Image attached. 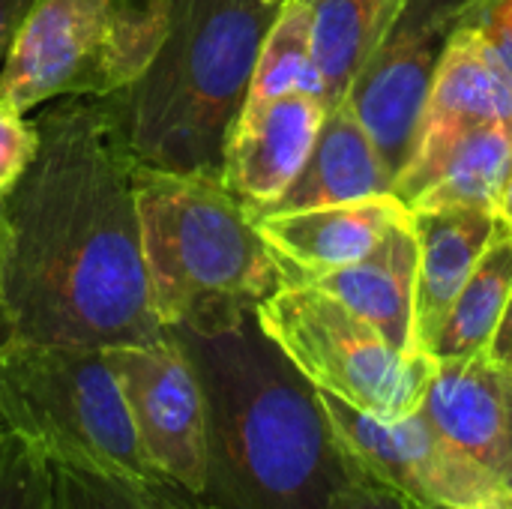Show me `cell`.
I'll use <instances>...</instances> for the list:
<instances>
[{
  "mask_svg": "<svg viewBox=\"0 0 512 509\" xmlns=\"http://www.w3.org/2000/svg\"><path fill=\"white\" fill-rule=\"evenodd\" d=\"M0 198L12 342L117 348L165 339L141 246L138 165L111 99H60Z\"/></svg>",
  "mask_w": 512,
  "mask_h": 509,
  "instance_id": "1",
  "label": "cell"
},
{
  "mask_svg": "<svg viewBox=\"0 0 512 509\" xmlns=\"http://www.w3.org/2000/svg\"><path fill=\"white\" fill-rule=\"evenodd\" d=\"M204 393L207 509H330L357 462L321 390L264 333L258 312L216 333L168 330Z\"/></svg>",
  "mask_w": 512,
  "mask_h": 509,
  "instance_id": "2",
  "label": "cell"
},
{
  "mask_svg": "<svg viewBox=\"0 0 512 509\" xmlns=\"http://www.w3.org/2000/svg\"><path fill=\"white\" fill-rule=\"evenodd\" d=\"M285 0H168L144 75L111 96L132 153L168 171H219L228 135Z\"/></svg>",
  "mask_w": 512,
  "mask_h": 509,
  "instance_id": "3",
  "label": "cell"
},
{
  "mask_svg": "<svg viewBox=\"0 0 512 509\" xmlns=\"http://www.w3.org/2000/svg\"><path fill=\"white\" fill-rule=\"evenodd\" d=\"M141 246L165 330L216 333L288 285L249 207L219 171L138 165Z\"/></svg>",
  "mask_w": 512,
  "mask_h": 509,
  "instance_id": "4",
  "label": "cell"
},
{
  "mask_svg": "<svg viewBox=\"0 0 512 509\" xmlns=\"http://www.w3.org/2000/svg\"><path fill=\"white\" fill-rule=\"evenodd\" d=\"M168 0H36L0 66V99L30 111L51 99H111L153 63Z\"/></svg>",
  "mask_w": 512,
  "mask_h": 509,
  "instance_id": "5",
  "label": "cell"
},
{
  "mask_svg": "<svg viewBox=\"0 0 512 509\" xmlns=\"http://www.w3.org/2000/svg\"><path fill=\"white\" fill-rule=\"evenodd\" d=\"M0 423L48 459L132 480H162L144 459L105 348L9 342L0 348Z\"/></svg>",
  "mask_w": 512,
  "mask_h": 509,
  "instance_id": "6",
  "label": "cell"
},
{
  "mask_svg": "<svg viewBox=\"0 0 512 509\" xmlns=\"http://www.w3.org/2000/svg\"><path fill=\"white\" fill-rule=\"evenodd\" d=\"M258 321L318 390L381 420L414 414L438 369L426 351L393 348L369 321L306 282L267 297Z\"/></svg>",
  "mask_w": 512,
  "mask_h": 509,
  "instance_id": "7",
  "label": "cell"
},
{
  "mask_svg": "<svg viewBox=\"0 0 512 509\" xmlns=\"http://www.w3.org/2000/svg\"><path fill=\"white\" fill-rule=\"evenodd\" d=\"M474 9L477 0H402L345 93L393 180L414 153L444 51Z\"/></svg>",
  "mask_w": 512,
  "mask_h": 509,
  "instance_id": "8",
  "label": "cell"
},
{
  "mask_svg": "<svg viewBox=\"0 0 512 509\" xmlns=\"http://www.w3.org/2000/svg\"><path fill=\"white\" fill-rule=\"evenodd\" d=\"M321 402L354 462L420 507L471 509L501 486L498 477L456 450L420 408L399 420H381L324 390Z\"/></svg>",
  "mask_w": 512,
  "mask_h": 509,
  "instance_id": "9",
  "label": "cell"
},
{
  "mask_svg": "<svg viewBox=\"0 0 512 509\" xmlns=\"http://www.w3.org/2000/svg\"><path fill=\"white\" fill-rule=\"evenodd\" d=\"M150 468L192 492L204 489V393L171 333L144 345L105 348Z\"/></svg>",
  "mask_w": 512,
  "mask_h": 509,
  "instance_id": "10",
  "label": "cell"
},
{
  "mask_svg": "<svg viewBox=\"0 0 512 509\" xmlns=\"http://www.w3.org/2000/svg\"><path fill=\"white\" fill-rule=\"evenodd\" d=\"M327 102L288 93L258 108H243L222 156V180L249 207L273 204L306 165L318 138Z\"/></svg>",
  "mask_w": 512,
  "mask_h": 509,
  "instance_id": "11",
  "label": "cell"
},
{
  "mask_svg": "<svg viewBox=\"0 0 512 509\" xmlns=\"http://www.w3.org/2000/svg\"><path fill=\"white\" fill-rule=\"evenodd\" d=\"M483 126L501 129L512 141V87L480 30L468 21L444 51L408 162L426 159Z\"/></svg>",
  "mask_w": 512,
  "mask_h": 509,
  "instance_id": "12",
  "label": "cell"
},
{
  "mask_svg": "<svg viewBox=\"0 0 512 509\" xmlns=\"http://www.w3.org/2000/svg\"><path fill=\"white\" fill-rule=\"evenodd\" d=\"M405 213L408 207L396 195H375L354 204L252 219L267 246L282 261L288 282H309L312 276L333 273L360 261L366 252H372L381 234Z\"/></svg>",
  "mask_w": 512,
  "mask_h": 509,
  "instance_id": "13",
  "label": "cell"
},
{
  "mask_svg": "<svg viewBox=\"0 0 512 509\" xmlns=\"http://www.w3.org/2000/svg\"><path fill=\"white\" fill-rule=\"evenodd\" d=\"M393 174L387 171L378 147L357 120L348 99L327 105L318 138L300 174L267 207L252 216L315 210L333 204H354L375 195H393Z\"/></svg>",
  "mask_w": 512,
  "mask_h": 509,
  "instance_id": "14",
  "label": "cell"
},
{
  "mask_svg": "<svg viewBox=\"0 0 512 509\" xmlns=\"http://www.w3.org/2000/svg\"><path fill=\"white\" fill-rule=\"evenodd\" d=\"M420 243L414 231L411 210L399 216L381 240L360 261L312 276L315 285L348 306L354 315L369 321L393 348H414V285H417Z\"/></svg>",
  "mask_w": 512,
  "mask_h": 509,
  "instance_id": "15",
  "label": "cell"
},
{
  "mask_svg": "<svg viewBox=\"0 0 512 509\" xmlns=\"http://www.w3.org/2000/svg\"><path fill=\"white\" fill-rule=\"evenodd\" d=\"M411 219L420 243L414 285V348L426 351L477 261L495 240L501 219L489 207L414 210Z\"/></svg>",
  "mask_w": 512,
  "mask_h": 509,
  "instance_id": "16",
  "label": "cell"
},
{
  "mask_svg": "<svg viewBox=\"0 0 512 509\" xmlns=\"http://www.w3.org/2000/svg\"><path fill=\"white\" fill-rule=\"evenodd\" d=\"M420 414L468 459L504 483L507 414L501 369L486 357L438 363Z\"/></svg>",
  "mask_w": 512,
  "mask_h": 509,
  "instance_id": "17",
  "label": "cell"
},
{
  "mask_svg": "<svg viewBox=\"0 0 512 509\" xmlns=\"http://www.w3.org/2000/svg\"><path fill=\"white\" fill-rule=\"evenodd\" d=\"M512 141L495 126L471 129L426 159H414L393 183V195L414 210L489 207L507 174Z\"/></svg>",
  "mask_w": 512,
  "mask_h": 509,
  "instance_id": "18",
  "label": "cell"
},
{
  "mask_svg": "<svg viewBox=\"0 0 512 509\" xmlns=\"http://www.w3.org/2000/svg\"><path fill=\"white\" fill-rule=\"evenodd\" d=\"M512 294V234L498 228L495 240L477 261L465 288L453 300L441 330L429 342L426 354L438 363L444 360H471L486 354L501 315Z\"/></svg>",
  "mask_w": 512,
  "mask_h": 509,
  "instance_id": "19",
  "label": "cell"
},
{
  "mask_svg": "<svg viewBox=\"0 0 512 509\" xmlns=\"http://www.w3.org/2000/svg\"><path fill=\"white\" fill-rule=\"evenodd\" d=\"M399 3L402 0H309L315 60L327 84V105L345 99Z\"/></svg>",
  "mask_w": 512,
  "mask_h": 509,
  "instance_id": "20",
  "label": "cell"
},
{
  "mask_svg": "<svg viewBox=\"0 0 512 509\" xmlns=\"http://www.w3.org/2000/svg\"><path fill=\"white\" fill-rule=\"evenodd\" d=\"M288 93H306L327 102V84L315 60L309 0H285L279 9L261 45L243 108H258Z\"/></svg>",
  "mask_w": 512,
  "mask_h": 509,
  "instance_id": "21",
  "label": "cell"
},
{
  "mask_svg": "<svg viewBox=\"0 0 512 509\" xmlns=\"http://www.w3.org/2000/svg\"><path fill=\"white\" fill-rule=\"evenodd\" d=\"M57 509H207L168 480H132L72 459H51Z\"/></svg>",
  "mask_w": 512,
  "mask_h": 509,
  "instance_id": "22",
  "label": "cell"
},
{
  "mask_svg": "<svg viewBox=\"0 0 512 509\" xmlns=\"http://www.w3.org/2000/svg\"><path fill=\"white\" fill-rule=\"evenodd\" d=\"M0 509H57L48 453L9 429L0 435Z\"/></svg>",
  "mask_w": 512,
  "mask_h": 509,
  "instance_id": "23",
  "label": "cell"
},
{
  "mask_svg": "<svg viewBox=\"0 0 512 509\" xmlns=\"http://www.w3.org/2000/svg\"><path fill=\"white\" fill-rule=\"evenodd\" d=\"M39 150L36 123L24 120L9 102L0 99V198L12 192V186L24 177Z\"/></svg>",
  "mask_w": 512,
  "mask_h": 509,
  "instance_id": "24",
  "label": "cell"
},
{
  "mask_svg": "<svg viewBox=\"0 0 512 509\" xmlns=\"http://www.w3.org/2000/svg\"><path fill=\"white\" fill-rule=\"evenodd\" d=\"M471 24L486 39L512 87V0H477Z\"/></svg>",
  "mask_w": 512,
  "mask_h": 509,
  "instance_id": "25",
  "label": "cell"
},
{
  "mask_svg": "<svg viewBox=\"0 0 512 509\" xmlns=\"http://www.w3.org/2000/svg\"><path fill=\"white\" fill-rule=\"evenodd\" d=\"M330 509H429L420 507L417 501L405 498L402 492L390 489L387 483L375 480L372 474H366L360 465H357V474L354 480L336 492L333 498V507Z\"/></svg>",
  "mask_w": 512,
  "mask_h": 509,
  "instance_id": "26",
  "label": "cell"
},
{
  "mask_svg": "<svg viewBox=\"0 0 512 509\" xmlns=\"http://www.w3.org/2000/svg\"><path fill=\"white\" fill-rule=\"evenodd\" d=\"M33 6H36V0H0V66H3V57H6L15 33L21 30V24Z\"/></svg>",
  "mask_w": 512,
  "mask_h": 509,
  "instance_id": "27",
  "label": "cell"
},
{
  "mask_svg": "<svg viewBox=\"0 0 512 509\" xmlns=\"http://www.w3.org/2000/svg\"><path fill=\"white\" fill-rule=\"evenodd\" d=\"M486 357H489L498 369L512 372V294L510 300H507L504 315H501V324H498V330H495V336H492V342H489V348H486Z\"/></svg>",
  "mask_w": 512,
  "mask_h": 509,
  "instance_id": "28",
  "label": "cell"
},
{
  "mask_svg": "<svg viewBox=\"0 0 512 509\" xmlns=\"http://www.w3.org/2000/svg\"><path fill=\"white\" fill-rule=\"evenodd\" d=\"M504 384V414H507V462H504V486L512 489V372L501 369Z\"/></svg>",
  "mask_w": 512,
  "mask_h": 509,
  "instance_id": "29",
  "label": "cell"
},
{
  "mask_svg": "<svg viewBox=\"0 0 512 509\" xmlns=\"http://www.w3.org/2000/svg\"><path fill=\"white\" fill-rule=\"evenodd\" d=\"M495 213H498V219L504 222V228L512 234V156L510 165H507V174H504V180H501L498 198H495Z\"/></svg>",
  "mask_w": 512,
  "mask_h": 509,
  "instance_id": "30",
  "label": "cell"
},
{
  "mask_svg": "<svg viewBox=\"0 0 512 509\" xmlns=\"http://www.w3.org/2000/svg\"><path fill=\"white\" fill-rule=\"evenodd\" d=\"M471 509H512V489L510 486H498V489H492L477 507H471Z\"/></svg>",
  "mask_w": 512,
  "mask_h": 509,
  "instance_id": "31",
  "label": "cell"
},
{
  "mask_svg": "<svg viewBox=\"0 0 512 509\" xmlns=\"http://www.w3.org/2000/svg\"><path fill=\"white\" fill-rule=\"evenodd\" d=\"M0 282H3V216H0ZM9 342H12V336H9V321L3 312V291H0V348Z\"/></svg>",
  "mask_w": 512,
  "mask_h": 509,
  "instance_id": "32",
  "label": "cell"
},
{
  "mask_svg": "<svg viewBox=\"0 0 512 509\" xmlns=\"http://www.w3.org/2000/svg\"><path fill=\"white\" fill-rule=\"evenodd\" d=\"M3 432H6V426H3V423H0V435H3Z\"/></svg>",
  "mask_w": 512,
  "mask_h": 509,
  "instance_id": "33",
  "label": "cell"
}]
</instances>
